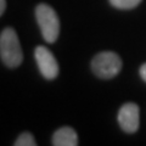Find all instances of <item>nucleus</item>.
Wrapping results in <instances>:
<instances>
[{
  "label": "nucleus",
  "mask_w": 146,
  "mask_h": 146,
  "mask_svg": "<svg viewBox=\"0 0 146 146\" xmlns=\"http://www.w3.org/2000/svg\"><path fill=\"white\" fill-rule=\"evenodd\" d=\"M34 57L39 71L45 79L52 80L56 78L58 74V63L48 48L42 45L36 46L34 50Z\"/></svg>",
  "instance_id": "obj_4"
},
{
  "label": "nucleus",
  "mask_w": 146,
  "mask_h": 146,
  "mask_svg": "<svg viewBox=\"0 0 146 146\" xmlns=\"http://www.w3.org/2000/svg\"><path fill=\"white\" fill-rule=\"evenodd\" d=\"M112 6H115L121 10H129L134 9L141 3V0H110Z\"/></svg>",
  "instance_id": "obj_7"
},
{
  "label": "nucleus",
  "mask_w": 146,
  "mask_h": 146,
  "mask_svg": "<svg viewBox=\"0 0 146 146\" xmlns=\"http://www.w3.org/2000/svg\"><path fill=\"white\" fill-rule=\"evenodd\" d=\"M140 76H141V78H143V80L146 82V63H144V65L140 67Z\"/></svg>",
  "instance_id": "obj_9"
},
{
  "label": "nucleus",
  "mask_w": 146,
  "mask_h": 146,
  "mask_svg": "<svg viewBox=\"0 0 146 146\" xmlns=\"http://www.w3.org/2000/svg\"><path fill=\"white\" fill-rule=\"evenodd\" d=\"M15 146H35L36 145V141L34 139V136L32 135L31 133L28 131H25V133H22L18 138L16 139Z\"/></svg>",
  "instance_id": "obj_8"
},
{
  "label": "nucleus",
  "mask_w": 146,
  "mask_h": 146,
  "mask_svg": "<svg viewBox=\"0 0 146 146\" xmlns=\"http://www.w3.org/2000/svg\"><path fill=\"white\" fill-rule=\"evenodd\" d=\"M91 70L101 79H111L122 70V60L113 51L99 52L91 61Z\"/></svg>",
  "instance_id": "obj_3"
},
{
  "label": "nucleus",
  "mask_w": 146,
  "mask_h": 146,
  "mask_svg": "<svg viewBox=\"0 0 146 146\" xmlns=\"http://www.w3.org/2000/svg\"><path fill=\"white\" fill-rule=\"evenodd\" d=\"M118 123L125 133H135L139 129L140 113L139 106L134 102H127L119 108Z\"/></svg>",
  "instance_id": "obj_5"
},
{
  "label": "nucleus",
  "mask_w": 146,
  "mask_h": 146,
  "mask_svg": "<svg viewBox=\"0 0 146 146\" xmlns=\"http://www.w3.org/2000/svg\"><path fill=\"white\" fill-rule=\"evenodd\" d=\"M54 146H77L78 136L76 130L71 127H62L57 129L52 135Z\"/></svg>",
  "instance_id": "obj_6"
},
{
  "label": "nucleus",
  "mask_w": 146,
  "mask_h": 146,
  "mask_svg": "<svg viewBox=\"0 0 146 146\" xmlns=\"http://www.w3.org/2000/svg\"><path fill=\"white\" fill-rule=\"evenodd\" d=\"M5 9H6V1L5 0H0V16L4 13Z\"/></svg>",
  "instance_id": "obj_10"
},
{
  "label": "nucleus",
  "mask_w": 146,
  "mask_h": 146,
  "mask_svg": "<svg viewBox=\"0 0 146 146\" xmlns=\"http://www.w3.org/2000/svg\"><path fill=\"white\" fill-rule=\"evenodd\" d=\"M35 17L45 42L50 44L56 42L60 34V21L56 11L48 4H39L35 9Z\"/></svg>",
  "instance_id": "obj_2"
},
{
  "label": "nucleus",
  "mask_w": 146,
  "mask_h": 146,
  "mask_svg": "<svg viewBox=\"0 0 146 146\" xmlns=\"http://www.w3.org/2000/svg\"><path fill=\"white\" fill-rule=\"evenodd\" d=\"M0 57L10 68L18 67L23 61V52L17 33L11 27L5 28L0 34Z\"/></svg>",
  "instance_id": "obj_1"
}]
</instances>
